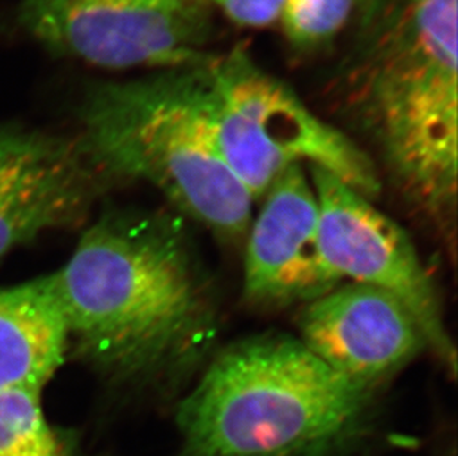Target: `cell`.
Masks as SVG:
<instances>
[{
    "mask_svg": "<svg viewBox=\"0 0 458 456\" xmlns=\"http://www.w3.org/2000/svg\"><path fill=\"white\" fill-rule=\"evenodd\" d=\"M184 221L106 212L51 274L70 347L113 383L186 390L216 351L218 291Z\"/></svg>",
    "mask_w": 458,
    "mask_h": 456,
    "instance_id": "obj_1",
    "label": "cell"
},
{
    "mask_svg": "<svg viewBox=\"0 0 458 456\" xmlns=\"http://www.w3.org/2000/svg\"><path fill=\"white\" fill-rule=\"evenodd\" d=\"M457 79V0H371L338 78L401 193L453 236Z\"/></svg>",
    "mask_w": 458,
    "mask_h": 456,
    "instance_id": "obj_2",
    "label": "cell"
},
{
    "mask_svg": "<svg viewBox=\"0 0 458 456\" xmlns=\"http://www.w3.org/2000/svg\"><path fill=\"white\" fill-rule=\"evenodd\" d=\"M376 390L329 369L294 335L216 350L175 408V456H340L367 439Z\"/></svg>",
    "mask_w": 458,
    "mask_h": 456,
    "instance_id": "obj_3",
    "label": "cell"
},
{
    "mask_svg": "<svg viewBox=\"0 0 458 456\" xmlns=\"http://www.w3.org/2000/svg\"><path fill=\"white\" fill-rule=\"evenodd\" d=\"M205 61L126 82L92 83L79 104L78 135L113 182L150 185L177 215L239 245L255 202L230 173L208 125Z\"/></svg>",
    "mask_w": 458,
    "mask_h": 456,
    "instance_id": "obj_4",
    "label": "cell"
},
{
    "mask_svg": "<svg viewBox=\"0 0 458 456\" xmlns=\"http://www.w3.org/2000/svg\"><path fill=\"white\" fill-rule=\"evenodd\" d=\"M202 106L218 153L254 202L297 165L324 169L371 200L380 193L369 155L243 47L208 56Z\"/></svg>",
    "mask_w": 458,
    "mask_h": 456,
    "instance_id": "obj_5",
    "label": "cell"
},
{
    "mask_svg": "<svg viewBox=\"0 0 458 456\" xmlns=\"http://www.w3.org/2000/svg\"><path fill=\"white\" fill-rule=\"evenodd\" d=\"M205 0H22V30L54 55L107 70L182 69L207 60Z\"/></svg>",
    "mask_w": 458,
    "mask_h": 456,
    "instance_id": "obj_6",
    "label": "cell"
},
{
    "mask_svg": "<svg viewBox=\"0 0 458 456\" xmlns=\"http://www.w3.org/2000/svg\"><path fill=\"white\" fill-rule=\"evenodd\" d=\"M319 205L320 246L342 283H360L394 295L419 323L430 353L457 372V350L446 329L441 297L419 250L396 221L324 169L309 166Z\"/></svg>",
    "mask_w": 458,
    "mask_h": 456,
    "instance_id": "obj_7",
    "label": "cell"
},
{
    "mask_svg": "<svg viewBox=\"0 0 458 456\" xmlns=\"http://www.w3.org/2000/svg\"><path fill=\"white\" fill-rule=\"evenodd\" d=\"M112 184L78 134L0 125V258L45 232L85 224Z\"/></svg>",
    "mask_w": 458,
    "mask_h": 456,
    "instance_id": "obj_8",
    "label": "cell"
},
{
    "mask_svg": "<svg viewBox=\"0 0 458 456\" xmlns=\"http://www.w3.org/2000/svg\"><path fill=\"white\" fill-rule=\"evenodd\" d=\"M261 200L243 241L247 302L259 308L301 307L342 284L325 261L319 205L306 166L282 173Z\"/></svg>",
    "mask_w": 458,
    "mask_h": 456,
    "instance_id": "obj_9",
    "label": "cell"
},
{
    "mask_svg": "<svg viewBox=\"0 0 458 456\" xmlns=\"http://www.w3.org/2000/svg\"><path fill=\"white\" fill-rule=\"evenodd\" d=\"M299 338L329 369L376 390L428 350L414 316L394 295L342 283L301 306Z\"/></svg>",
    "mask_w": 458,
    "mask_h": 456,
    "instance_id": "obj_10",
    "label": "cell"
},
{
    "mask_svg": "<svg viewBox=\"0 0 458 456\" xmlns=\"http://www.w3.org/2000/svg\"><path fill=\"white\" fill-rule=\"evenodd\" d=\"M69 349L51 274L0 288V393L44 392Z\"/></svg>",
    "mask_w": 458,
    "mask_h": 456,
    "instance_id": "obj_11",
    "label": "cell"
},
{
    "mask_svg": "<svg viewBox=\"0 0 458 456\" xmlns=\"http://www.w3.org/2000/svg\"><path fill=\"white\" fill-rule=\"evenodd\" d=\"M42 393H0V456H76L45 415Z\"/></svg>",
    "mask_w": 458,
    "mask_h": 456,
    "instance_id": "obj_12",
    "label": "cell"
},
{
    "mask_svg": "<svg viewBox=\"0 0 458 456\" xmlns=\"http://www.w3.org/2000/svg\"><path fill=\"white\" fill-rule=\"evenodd\" d=\"M371 0H286L277 24L291 51L318 55L328 51Z\"/></svg>",
    "mask_w": 458,
    "mask_h": 456,
    "instance_id": "obj_13",
    "label": "cell"
},
{
    "mask_svg": "<svg viewBox=\"0 0 458 456\" xmlns=\"http://www.w3.org/2000/svg\"><path fill=\"white\" fill-rule=\"evenodd\" d=\"M212 11H220L230 21L247 29L277 24L286 0H205Z\"/></svg>",
    "mask_w": 458,
    "mask_h": 456,
    "instance_id": "obj_14",
    "label": "cell"
}]
</instances>
